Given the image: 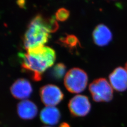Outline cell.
Instances as JSON below:
<instances>
[{
  "mask_svg": "<svg viewBox=\"0 0 127 127\" xmlns=\"http://www.w3.org/2000/svg\"><path fill=\"white\" fill-rule=\"evenodd\" d=\"M47 127V126H45V127Z\"/></svg>",
  "mask_w": 127,
  "mask_h": 127,
  "instance_id": "obj_18",
  "label": "cell"
},
{
  "mask_svg": "<svg viewBox=\"0 0 127 127\" xmlns=\"http://www.w3.org/2000/svg\"><path fill=\"white\" fill-rule=\"evenodd\" d=\"M66 69L64 64L61 63L57 64L51 70L50 75L55 80H60L64 77Z\"/></svg>",
  "mask_w": 127,
  "mask_h": 127,
  "instance_id": "obj_13",
  "label": "cell"
},
{
  "mask_svg": "<svg viewBox=\"0 0 127 127\" xmlns=\"http://www.w3.org/2000/svg\"><path fill=\"white\" fill-rule=\"evenodd\" d=\"M43 23L47 30L50 33L57 31L59 28V24L54 17L47 18H44Z\"/></svg>",
  "mask_w": 127,
  "mask_h": 127,
  "instance_id": "obj_14",
  "label": "cell"
},
{
  "mask_svg": "<svg viewBox=\"0 0 127 127\" xmlns=\"http://www.w3.org/2000/svg\"><path fill=\"white\" fill-rule=\"evenodd\" d=\"M17 112L20 118L25 120H30L36 116L38 108L32 101L24 100L18 104Z\"/></svg>",
  "mask_w": 127,
  "mask_h": 127,
  "instance_id": "obj_10",
  "label": "cell"
},
{
  "mask_svg": "<svg viewBox=\"0 0 127 127\" xmlns=\"http://www.w3.org/2000/svg\"><path fill=\"white\" fill-rule=\"evenodd\" d=\"M40 95L42 102L47 106H54L63 99V93L55 85L48 84L41 87Z\"/></svg>",
  "mask_w": 127,
  "mask_h": 127,
  "instance_id": "obj_5",
  "label": "cell"
},
{
  "mask_svg": "<svg viewBox=\"0 0 127 127\" xmlns=\"http://www.w3.org/2000/svg\"><path fill=\"white\" fill-rule=\"evenodd\" d=\"M20 57L23 71L38 82L41 79L42 73L54 64L56 54L53 49L44 46L27 50V53Z\"/></svg>",
  "mask_w": 127,
  "mask_h": 127,
  "instance_id": "obj_1",
  "label": "cell"
},
{
  "mask_svg": "<svg viewBox=\"0 0 127 127\" xmlns=\"http://www.w3.org/2000/svg\"><path fill=\"white\" fill-rule=\"evenodd\" d=\"M44 17L38 15L28 24L24 36L23 42L27 50L44 46L50 37L43 23Z\"/></svg>",
  "mask_w": 127,
  "mask_h": 127,
  "instance_id": "obj_2",
  "label": "cell"
},
{
  "mask_svg": "<svg viewBox=\"0 0 127 127\" xmlns=\"http://www.w3.org/2000/svg\"><path fill=\"white\" fill-rule=\"evenodd\" d=\"M125 67H126V70L127 71V63H126V64H125Z\"/></svg>",
  "mask_w": 127,
  "mask_h": 127,
  "instance_id": "obj_17",
  "label": "cell"
},
{
  "mask_svg": "<svg viewBox=\"0 0 127 127\" xmlns=\"http://www.w3.org/2000/svg\"><path fill=\"white\" fill-rule=\"evenodd\" d=\"M92 37L96 45L104 46L108 45L112 41L113 35L108 27L101 24L95 28L92 33Z\"/></svg>",
  "mask_w": 127,
  "mask_h": 127,
  "instance_id": "obj_9",
  "label": "cell"
},
{
  "mask_svg": "<svg viewBox=\"0 0 127 127\" xmlns=\"http://www.w3.org/2000/svg\"><path fill=\"white\" fill-rule=\"evenodd\" d=\"M88 82L87 73L82 69L73 68L66 73L64 84L68 91L72 93H79L84 91Z\"/></svg>",
  "mask_w": 127,
  "mask_h": 127,
  "instance_id": "obj_3",
  "label": "cell"
},
{
  "mask_svg": "<svg viewBox=\"0 0 127 127\" xmlns=\"http://www.w3.org/2000/svg\"><path fill=\"white\" fill-rule=\"evenodd\" d=\"M68 107L73 117H84L90 113L91 104L89 98L86 95H77L69 101Z\"/></svg>",
  "mask_w": 127,
  "mask_h": 127,
  "instance_id": "obj_6",
  "label": "cell"
},
{
  "mask_svg": "<svg viewBox=\"0 0 127 127\" xmlns=\"http://www.w3.org/2000/svg\"><path fill=\"white\" fill-rule=\"evenodd\" d=\"M59 43L70 51L76 50L78 47L81 46L79 39L73 34H66L64 36L60 38Z\"/></svg>",
  "mask_w": 127,
  "mask_h": 127,
  "instance_id": "obj_12",
  "label": "cell"
},
{
  "mask_svg": "<svg viewBox=\"0 0 127 127\" xmlns=\"http://www.w3.org/2000/svg\"><path fill=\"white\" fill-rule=\"evenodd\" d=\"M59 127H71V126L67 123H63L59 125Z\"/></svg>",
  "mask_w": 127,
  "mask_h": 127,
  "instance_id": "obj_16",
  "label": "cell"
},
{
  "mask_svg": "<svg viewBox=\"0 0 127 127\" xmlns=\"http://www.w3.org/2000/svg\"><path fill=\"white\" fill-rule=\"evenodd\" d=\"M40 117L43 123L55 125L59 122L61 114L59 110L54 106H47L41 110Z\"/></svg>",
  "mask_w": 127,
  "mask_h": 127,
  "instance_id": "obj_11",
  "label": "cell"
},
{
  "mask_svg": "<svg viewBox=\"0 0 127 127\" xmlns=\"http://www.w3.org/2000/svg\"><path fill=\"white\" fill-rule=\"evenodd\" d=\"M70 12L68 9L61 8L57 10L56 13V19L60 21H64L69 17Z\"/></svg>",
  "mask_w": 127,
  "mask_h": 127,
  "instance_id": "obj_15",
  "label": "cell"
},
{
  "mask_svg": "<svg viewBox=\"0 0 127 127\" xmlns=\"http://www.w3.org/2000/svg\"><path fill=\"white\" fill-rule=\"evenodd\" d=\"M93 100L96 102H108L113 98V91L108 81L103 78L94 80L89 86Z\"/></svg>",
  "mask_w": 127,
  "mask_h": 127,
  "instance_id": "obj_4",
  "label": "cell"
},
{
  "mask_svg": "<svg viewBox=\"0 0 127 127\" xmlns=\"http://www.w3.org/2000/svg\"><path fill=\"white\" fill-rule=\"evenodd\" d=\"M10 92L15 98L25 99L30 97L32 92V89L31 83L27 80L19 79L11 87Z\"/></svg>",
  "mask_w": 127,
  "mask_h": 127,
  "instance_id": "obj_8",
  "label": "cell"
},
{
  "mask_svg": "<svg viewBox=\"0 0 127 127\" xmlns=\"http://www.w3.org/2000/svg\"><path fill=\"white\" fill-rule=\"evenodd\" d=\"M111 85L115 91L123 92L127 89V71L122 67L115 68L109 76Z\"/></svg>",
  "mask_w": 127,
  "mask_h": 127,
  "instance_id": "obj_7",
  "label": "cell"
}]
</instances>
